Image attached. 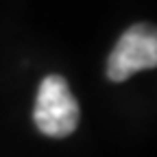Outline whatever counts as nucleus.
<instances>
[{"label": "nucleus", "instance_id": "1", "mask_svg": "<svg viewBox=\"0 0 157 157\" xmlns=\"http://www.w3.org/2000/svg\"><path fill=\"white\" fill-rule=\"evenodd\" d=\"M78 103L63 76L50 74L39 83L35 101V124L50 137H66L78 127Z\"/></svg>", "mask_w": 157, "mask_h": 157}, {"label": "nucleus", "instance_id": "2", "mask_svg": "<svg viewBox=\"0 0 157 157\" xmlns=\"http://www.w3.org/2000/svg\"><path fill=\"white\" fill-rule=\"evenodd\" d=\"M157 63V35L148 24H137L122 33L107 61V76L111 81H127L140 70Z\"/></svg>", "mask_w": 157, "mask_h": 157}]
</instances>
